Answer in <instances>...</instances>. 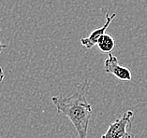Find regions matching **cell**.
<instances>
[{"instance_id":"cell-1","label":"cell","mask_w":147,"mask_h":138,"mask_svg":"<svg viewBox=\"0 0 147 138\" xmlns=\"http://www.w3.org/2000/svg\"><path fill=\"white\" fill-rule=\"evenodd\" d=\"M89 90V82L84 80L77 88L75 93L69 97L53 96L52 102L56 107L58 114L66 116L77 131L79 138H86L89 123L92 117V107L86 95Z\"/></svg>"},{"instance_id":"cell-2","label":"cell","mask_w":147,"mask_h":138,"mask_svg":"<svg viewBox=\"0 0 147 138\" xmlns=\"http://www.w3.org/2000/svg\"><path fill=\"white\" fill-rule=\"evenodd\" d=\"M133 118V111H125L121 118L111 123L107 132L103 134L101 138H135L129 131L131 129Z\"/></svg>"},{"instance_id":"cell-3","label":"cell","mask_w":147,"mask_h":138,"mask_svg":"<svg viewBox=\"0 0 147 138\" xmlns=\"http://www.w3.org/2000/svg\"><path fill=\"white\" fill-rule=\"evenodd\" d=\"M105 72L112 74L118 79L123 81H129L132 79L130 70L127 67L121 66L118 63V59L113 53H109L108 57L104 62Z\"/></svg>"},{"instance_id":"cell-4","label":"cell","mask_w":147,"mask_h":138,"mask_svg":"<svg viewBox=\"0 0 147 138\" xmlns=\"http://www.w3.org/2000/svg\"><path fill=\"white\" fill-rule=\"evenodd\" d=\"M115 17H116V13H113L112 15H110L109 13H106V22L104 23V25L94 30L87 37L81 38V44L86 49H91L92 47H94L95 45H96L98 39L105 34L107 28L109 27L111 23L113 22Z\"/></svg>"},{"instance_id":"cell-5","label":"cell","mask_w":147,"mask_h":138,"mask_svg":"<svg viewBox=\"0 0 147 138\" xmlns=\"http://www.w3.org/2000/svg\"><path fill=\"white\" fill-rule=\"evenodd\" d=\"M98 47L99 49V51H101L104 53H112L113 49L115 47V40L114 38L108 34H104L103 36L98 39Z\"/></svg>"},{"instance_id":"cell-6","label":"cell","mask_w":147,"mask_h":138,"mask_svg":"<svg viewBox=\"0 0 147 138\" xmlns=\"http://www.w3.org/2000/svg\"><path fill=\"white\" fill-rule=\"evenodd\" d=\"M4 77H5L4 70H3L2 67L0 66V82H2V81H3V79H4Z\"/></svg>"},{"instance_id":"cell-7","label":"cell","mask_w":147,"mask_h":138,"mask_svg":"<svg viewBox=\"0 0 147 138\" xmlns=\"http://www.w3.org/2000/svg\"><path fill=\"white\" fill-rule=\"evenodd\" d=\"M0 31H1V30H0ZM6 48H7V45L3 44V43H2V39L0 38V54H1V52H2L3 49H6Z\"/></svg>"}]
</instances>
